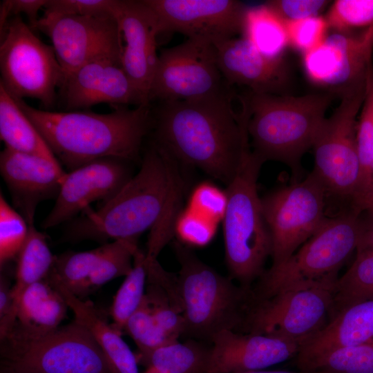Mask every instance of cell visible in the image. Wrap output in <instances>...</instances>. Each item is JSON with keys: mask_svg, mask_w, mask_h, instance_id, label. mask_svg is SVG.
Wrapping results in <instances>:
<instances>
[{"mask_svg": "<svg viewBox=\"0 0 373 373\" xmlns=\"http://www.w3.org/2000/svg\"><path fill=\"white\" fill-rule=\"evenodd\" d=\"M140 164L138 172L98 210L87 209L66 223L64 241L137 240L150 229L146 256L157 258L175 236L184 184L180 163L152 141Z\"/></svg>", "mask_w": 373, "mask_h": 373, "instance_id": "6da1fadb", "label": "cell"}, {"mask_svg": "<svg viewBox=\"0 0 373 373\" xmlns=\"http://www.w3.org/2000/svg\"><path fill=\"white\" fill-rule=\"evenodd\" d=\"M234 92L193 100L159 102L153 111L152 142L180 164L198 168L228 186L251 149L245 106ZM152 108V106H151Z\"/></svg>", "mask_w": 373, "mask_h": 373, "instance_id": "7a4b0ae2", "label": "cell"}, {"mask_svg": "<svg viewBox=\"0 0 373 373\" xmlns=\"http://www.w3.org/2000/svg\"><path fill=\"white\" fill-rule=\"evenodd\" d=\"M14 98L59 164L70 171L107 157L139 160L143 141L152 128L151 105L120 107L109 113L56 112L37 109Z\"/></svg>", "mask_w": 373, "mask_h": 373, "instance_id": "3957f363", "label": "cell"}, {"mask_svg": "<svg viewBox=\"0 0 373 373\" xmlns=\"http://www.w3.org/2000/svg\"><path fill=\"white\" fill-rule=\"evenodd\" d=\"M334 97L329 93L292 96L249 90L237 95L247 111L252 152L264 162L285 164L292 182L300 181L302 158L312 149Z\"/></svg>", "mask_w": 373, "mask_h": 373, "instance_id": "277c9868", "label": "cell"}, {"mask_svg": "<svg viewBox=\"0 0 373 373\" xmlns=\"http://www.w3.org/2000/svg\"><path fill=\"white\" fill-rule=\"evenodd\" d=\"M361 228L362 213L354 209L325 216L314 235L289 258L265 270L251 287L254 298L296 289L334 290L340 269L356 250Z\"/></svg>", "mask_w": 373, "mask_h": 373, "instance_id": "5b68a950", "label": "cell"}, {"mask_svg": "<svg viewBox=\"0 0 373 373\" xmlns=\"http://www.w3.org/2000/svg\"><path fill=\"white\" fill-rule=\"evenodd\" d=\"M265 162L250 149L227 186V206L222 219L225 260L230 278L251 288L265 271L272 242L258 196L257 182Z\"/></svg>", "mask_w": 373, "mask_h": 373, "instance_id": "8992f818", "label": "cell"}, {"mask_svg": "<svg viewBox=\"0 0 373 373\" xmlns=\"http://www.w3.org/2000/svg\"><path fill=\"white\" fill-rule=\"evenodd\" d=\"M173 248L180 265L178 280L184 334L211 342L221 331L239 332L251 300V288L236 285L179 240Z\"/></svg>", "mask_w": 373, "mask_h": 373, "instance_id": "52a82bcc", "label": "cell"}, {"mask_svg": "<svg viewBox=\"0 0 373 373\" xmlns=\"http://www.w3.org/2000/svg\"><path fill=\"white\" fill-rule=\"evenodd\" d=\"M1 370L13 373H116L97 343L73 321L37 337L1 340Z\"/></svg>", "mask_w": 373, "mask_h": 373, "instance_id": "ba28073f", "label": "cell"}, {"mask_svg": "<svg viewBox=\"0 0 373 373\" xmlns=\"http://www.w3.org/2000/svg\"><path fill=\"white\" fill-rule=\"evenodd\" d=\"M0 84L12 96L54 106L64 76L52 46L41 41L21 16L10 19L0 32Z\"/></svg>", "mask_w": 373, "mask_h": 373, "instance_id": "9c48e42d", "label": "cell"}, {"mask_svg": "<svg viewBox=\"0 0 373 373\" xmlns=\"http://www.w3.org/2000/svg\"><path fill=\"white\" fill-rule=\"evenodd\" d=\"M367 90L347 94L324 120L314 142L313 171L322 181L327 199H353L364 181L358 154L356 130L358 113Z\"/></svg>", "mask_w": 373, "mask_h": 373, "instance_id": "30bf717a", "label": "cell"}, {"mask_svg": "<svg viewBox=\"0 0 373 373\" xmlns=\"http://www.w3.org/2000/svg\"><path fill=\"white\" fill-rule=\"evenodd\" d=\"M334 314L332 289H291L263 299L252 295L239 332L274 336L301 346L325 327Z\"/></svg>", "mask_w": 373, "mask_h": 373, "instance_id": "8fae6325", "label": "cell"}, {"mask_svg": "<svg viewBox=\"0 0 373 373\" xmlns=\"http://www.w3.org/2000/svg\"><path fill=\"white\" fill-rule=\"evenodd\" d=\"M326 200L324 185L313 170L304 180L261 198L272 242L271 267L286 261L314 235L325 218Z\"/></svg>", "mask_w": 373, "mask_h": 373, "instance_id": "7c38bea8", "label": "cell"}, {"mask_svg": "<svg viewBox=\"0 0 373 373\" xmlns=\"http://www.w3.org/2000/svg\"><path fill=\"white\" fill-rule=\"evenodd\" d=\"M218 66L216 46L187 39L162 50L149 93L153 102L193 101L233 93Z\"/></svg>", "mask_w": 373, "mask_h": 373, "instance_id": "4fadbf2b", "label": "cell"}, {"mask_svg": "<svg viewBox=\"0 0 373 373\" xmlns=\"http://www.w3.org/2000/svg\"><path fill=\"white\" fill-rule=\"evenodd\" d=\"M373 26L359 32H332L303 55L308 80L334 96L365 90L372 67Z\"/></svg>", "mask_w": 373, "mask_h": 373, "instance_id": "5bb4252c", "label": "cell"}, {"mask_svg": "<svg viewBox=\"0 0 373 373\" xmlns=\"http://www.w3.org/2000/svg\"><path fill=\"white\" fill-rule=\"evenodd\" d=\"M37 30L50 39L64 72L101 59L121 63L123 41L115 18L44 12Z\"/></svg>", "mask_w": 373, "mask_h": 373, "instance_id": "9a60e30c", "label": "cell"}, {"mask_svg": "<svg viewBox=\"0 0 373 373\" xmlns=\"http://www.w3.org/2000/svg\"><path fill=\"white\" fill-rule=\"evenodd\" d=\"M160 34L175 32L214 46L242 34L248 7L235 0H143Z\"/></svg>", "mask_w": 373, "mask_h": 373, "instance_id": "2e32d148", "label": "cell"}, {"mask_svg": "<svg viewBox=\"0 0 373 373\" xmlns=\"http://www.w3.org/2000/svg\"><path fill=\"white\" fill-rule=\"evenodd\" d=\"M131 162L113 157L97 159L66 173L55 205L41 223L49 229L74 219L89 204L115 196L133 178Z\"/></svg>", "mask_w": 373, "mask_h": 373, "instance_id": "e0dca14e", "label": "cell"}, {"mask_svg": "<svg viewBox=\"0 0 373 373\" xmlns=\"http://www.w3.org/2000/svg\"><path fill=\"white\" fill-rule=\"evenodd\" d=\"M67 111L108 104L115 108L151 105L119 61L101 59L64 72L58 89Z\"/></svg>", "mask_w": 373, "mask_h": 373, "instance_id": "ac0fdd59", "label": "cell"}, {"mask_svg": "<svg viewBox=\"0 0 373 373\" xmlns=\"http://www.w3.org/2000/svg\"><path fill=\"white\" fill-rule=\"evenodd\" d=\"M204 373L262 370L294 358L300 346L274 336L223 330L211 338Z\"/></svg>", "mask_w": 373, "mask_h": 373, "instance_id": "d6986e66", "label": "cell"}, {"mask_svg": "<svg viewBox=\"0 0 373 373\" xmlns=\"http://www.w3.org/2000/svg\"><path fill=\"white\" fill-rule=\"evenodd\" d=\"M0 171L15 209L34 224L38 204L57 198L66 172L59 162L6 147L0 153Z\"/></svg>", "mask_w": 373, "mask_h": 373, "instance_id": "ffe728a7", "label": "cell"}, {"mask_svg": "<svg viewBox=\"0 0 373 373\" xmlns=\"http://www.w3.org/2000/svg\"><path fill=\"white\" fill-rule=\"evenodd\" d=\"M115 19L124 41L122 66L149 100L159 57L157 20L143 0H118Z\"/></svg>", "mask_w": 373, "mask_h": 373, "instance_id": "44dd1931", "label": "cell"}, {"mask_svg": "<svg viewBox=\"0 0 373 373\" xmlns=\"http://www.w3.org/2000/svg\"><path fill=\"white\" fill-rule=\"evenodd\" d=\"M220 70L227 84L246 86L261 94L282 95L289 82L283 58L267 57L244 37L215 45Z\"/></svg>", "mask_w": 373, "mask_h": 373, "instance_id": "7402d4cb", "label": "cell"}, {"mask_svg": "<svg viewBox=\"0 0 373 373\" xmlns=\"http://www.w3.org/2000/svg\"><path fill=\"white\" fill-rule=\"evenodd\" d=\"M370 342H373V298L336 313L325 327L300 346L294 363L300 370L332 351Z\"/></svg>", "mask_w": 373, "mask_h": 373, "instance_id": "603a6c76", "label": "cell"}, {"mask_svg": "<svg viewBox=\"0 0 373 373\" xmlns=\"http://www.w3.org/2000/svg\"><path fill=\"white\" fill-rule=\"evenodd\" d=\"M45 279L61 294L73 311L75 321L88 331L116 373H139L137 358L122 339V333L102 318L93 303L76 296L50 274Z\"/></svg>", "mask_w": 373, "mask_h": 373, "instance_id": "cb8c5ba5", "label": "cell"}, {"mask_svg": "<svg viewBox=\"0 0 373 373\" xmlns=\"http://www.w3.org/2000/svg\"><path fill=\"white\" fill-rule=\"evenodd\" d=\"M68 307L61 294L44 278L31 285L23 294L16 322L8 334L26 337L48 334L59 327Z\"/></svg>", "mask_w": 373, "mask_h": 373, "instance_id": "d4e9b609", "label": "cell"}, {"mask_svg": "<svg viewBox=\"0 0 373 373\" xmlns=\"http://www.w3.org/2000/svg\"><path fill=\"white\" fill-rule=\"evenodd\" d=\"M0 137L8 149L59 162L14 97L1 84Z\"/></svg>", "mask_w": 373, "mask_h": 373, "instance_id": "484cf974", "label": "cell"}, {"mask_svg": "<svg viewBox=\"0 0 373 373\" xmlns=\"http://www.w3.org/2000/svg\"><path fill=\"white\" fill-rule=\"evenodd\" d=\"M54 260L45 235L37 230L34 224L28 225L26 241L17 257L16 282L12 287L15 321L23 294L31 285L47 276Z\"/></svg>", "mask_w": 373, "mask_h": 373, "instance_id": "4316f807", "label": "cell"}, {"mask_svg": "<svg viewBox=\"0 0 373 373\" xmlns=\"http://www.w3.org/2000/svg\"><path fill=\"white\" fill-rule=\"evenodd\" d=\"M242 35L259 52L271 58H283L289 46L285 21L265 3L247 8Z\"/></svg>", "mask_w": 373, "mask_h": 373, "instance_id": "83f0119b", "label": "cell"}, {"mask_svg": "<svg viewBox=\"0 0 373 373\" xmlns=\"http://www.w3.org/2000/svg\"><path fill=\"white\" fill-rule=\"evenodd\" d=\"M208 352L197 341L175 340L140 358L156 373H204Z\"/></svg>", "mask_w": 373, "mask_h": 373, "instance_id": "f1b7e54d", "label": "cell"}, {"mask_svg": "<svg viewBox=\"0 0 373 373\" xmlns=\"http://www.w3.org/2000/svg\"><path fill=\"white\" fill-rule=\"evenodd\" d=\"M372 298L373 253H356L354 261L335 285L334 316L350 305Z\"/></svg>", "mask_w": 373, "mask_h": 373, "instance_id": "f546056e", "label": "cell"}, {"mask_svg": "<svg viewBox=\"0 0 373 373\" xmlns=\"http://www.w3.org/2000/svg\"><path fill=\"white\" fill-rule=\"evenodd\" d=\"M104 244L92 250L69 251L55 256L48 274L57 278L72 294L80 298L88 293V280L104 251Z\"/></svg>", "mask_w": 373, "mask_h": 373, "instance_id": "4dcf8cb0", "label": "cell"}, {"mask_svg": "<svg viewBox=\"0 0 373 373\" xmlns=\"http://www.w3.org/2000/svg\"><path fill=\"white\" fill-rule=\"evenodd\" d=\"M146 280V254L138 248L134 254L133 269L125 276L110 308L112 325L119 332L124 331L128 319L141 305Z\"/></svg>", "mask_w": 373, "mask_h": 373, "instance_id": "1f68e13d", "label": "cell"}, {"mask_svg": "<svg viewBox=\"0 0 373 373\" xmlns=\"http://www.w3.org/2000/svg\"><path fill=\"white\" fill-rule=\"evenodd\" d=\"M300 370L326 373H373V342L332 351Z\"/></svg>", "mask_w": 373, "mask_h": 373, "instance_id": "d6a6232c", "label": "cell"}, {"mask_svg": "<svg viewBox=\"0 0 373 373\" xmlns=\"http://www.w3.org/2000/svg\"><path fill=\"white\" fill-rule=\"evenodd\" d=\"M104 254L95 270L90 275L88 292L132 270L133 256L138 249L136 240H117L105 243Z\"/></svg>", "mask_w": 373, "mask_h": 373, "instance_id": "836d02e7", "label": "cell"}, {"mask_svg": "<svg viewBox=\"0 0 373 373\" xmlns=\"http://www.w3.org/2000/svg\"><path fill=\"white\" fill-rule=\"evenodd\" d=\"M124 331L137 345L140 357L175 341L169 337L157 323L145 296L140 307L128 319Z\"/></svg>", "mask_w": 373, "mask_h": 373, "instance_id": "e575fe53", "label": "cell"}, {"mask_svg": "<svg viewBox=\"0 0 373 373\" xmlns=\"http://www.w3.org/2000/svg\"><path fill=\"white\" fill-rule=\"evenodd\" d=\"M333 32H350L373 26V0H336L325 17Z\"/></svg>", "mask_w": 373, "mask_h": 373, "instance_id": "d590c367", "label": "cell"}, {"mask_svg": "<svg viewBox=\"0 0 373 373\" xmlns=\"http://www.w3.org/2000/svg\"><path fill=\"white\" fill-rule=\"evenodd\" d=\"M28 224L23 216L0 193V266L17 258L28 235Z\"/></svg>", "mask_w": 373, "mask_h": 373, "instance_id": "8d00e7d4", "label": "cell"}, {"mask_svg": "<svg viewBox=\"0 0 373 373\" xmlns=\"http://www.w3.org/2000/svg\"><path fill=\"white\" fill-rule=\"evenodd\" d=\"M289 46L304 55L317 48L327 35L325 17L316 16L285 22Z\"/></svg>", "mask_w": 373, "mask_h": 373, "instance_id": "74e56055", "label": "cell"}, {"mask_svg": "<svg viewBox=\"0 0 373 373\" xmlns=\"http://www.w3.org/2000/svg\"><path fill=\"white\" fill-rule=\"evenodd\" d=\"M217 224L186 207L182 210L175 221V235L182 244L204 247L213 238Z\"/></svg>", "mask_w": 373, "mask_h": 373, "instance_id": "f35d334b", "label": "cell"}, {"mask_svg": "<svg viewBox=\"0 0 373 373\" xmlns=\"http://www.w3.org/2000/svg\"><path fill=\"white\" fill-rule=\"evenodd\" d=\"M356 142L364 186L373 177V102L367 90L358 117Z\"/></svg>", "mask_w": 373, "mask_h": 373, "instance_id": "ab89813d", "label": "cell"}, {"mask_svg": "<svg viewBox=\"0 0 373 373\" xmlns=\"http://www.w3.org/2000/svg\"><path fill=\"white\" fill-rule=\"evenodd\" d=\"M227 206L226 190L209 182H202L193 190L187 207L218 224L222 220Z\"/></svg>", "mask_w": 373, "mask_h": 373, "instance_id": "60d3db41", "label": "cell"}, {"mask_svg": "<svg viewBox=\"0 0 373 373\" xmlns=\"http://www.w3.org/2000/svg\"><path fill=\"white\" fill-rule=\"evenodd\" d=\"M118 0H47L44 12L115 18Z\"/></svg>", "mask_w": 373, "mask_h": 373, "instance_id": "b9f144b4", "label": "cell"}, {"mask_svg": "<svg viewBox=\"0 0 373 373\" xmlns=\"http://www.w3.org/2000/svg\"><path fill=\"white\" fill-rule=\"evenodd\" d=\"M329 3L326 0H271L265 3L287 22L319 16Z\"/></svg>", "mask_w": 373, "mask_h": 373, "instance_id": "7bdbcfd3", "label": "cell"}, {"mask_svg": "<svg viewBox=\"0 0 373 373\" xmlns=\"http://www.w3.org/2000/svg\"><path fill=\"white\" fill-rule=\"evenodd\" d=\"M47 0H3L0 3V32L3 30L10 18L26 15L29 26L37 29L39 20V12L44 8Z\"/></svg>", "mask_w": 373, "mask_h": 373, "instance_id": "ee69618b", "label": "cell"}, {"mask_svg": "<svg viewBox=\"0 0 373 373\" xmlns=\"http://www.w3.org/2000/svg\"><path fill=\"white\" fill-rule=\"evenodd\" d=\"M16 321L13 316L12 288L7 278L1 275L0 279V338H3L12 329Z\"/></svg>", "mask_w": 373, "mask_h": 373, "instance_id": "f6af8a7d", "label": "cell"}, {"mask_svg": "<svg viewBox=\"0 0 373 373\" xmlns=\"http://www.w3.org/2000/svg\"><path fill=\"white\" fill-rule=\"evenodd\" d=\"M351 209L373 215V177L353 199Z\"/></svg>", "mask_w": 373, "mask_h": 373, "instance_id": "bcb514c9", "label": "cell"}, {"mask_svg": "<svg viewBox=\"0 0 373 373\" xmlns=\"http://www.w3.org/2000/svg\"><path fill=\"white\" fill-rule=\"evenodd\" d=\"M362 213V228L356 253H373V215Z\"/></svg>", "mask_w": 373, "mask_h": 373, "instance_id": "7dc6e473", "label": "cell"}, {"mask_svg": "<svg viewBox=\"0 0 373 373\" xmlns=\"http://www.w3.org/2000/svg\"><path fill=\"white\" fill-rule=\"evenodd\" d=\"M242 373H326L324 372L321 371H303L300 370L299 372H289V371H285V370H257V371H251V372H242Z\"/></svg>", "mask_w": 373, "mask_h": 373, "instance_id": "c3c4849f", "label": "cell"}, {"mask_svg": "<svg viewBox=\"0 0 373 373\" xmlns=\"http://www.w3.org/2000/svg\"><path fill=\"white\" fill-rule=\"evenodd\" d=\"M367 90L371 95L373 102V66L369 73Z\"/></svg>", "mask_w": 373, "mask_h": 373, "instance_id": "681fc988", "label": "cell"}, {"mask_svg": "<svg viewBox=\"0 0 373 373\" xmlns=\"http://www.w3.org/2000/svg\"><path fill=\"white\" fill-rule=\"evenodd\" d=\"M144 373H156V372L151 367H148Z\"/></svg>", "mask_w": 373, "mask_h": 373, "instance_id": "f907efd6", "label": "cell"}, {"mask_svg": "<svg viewBox=\"0 0 373 373\" xmlns=\"http://www.w3.org/2000/svg\"><path fill=\"white\" fill-rule=\"evenodd\" d=\"M1 373H13V372H8V371L1 370Z\"/></svg>", "mask_w": 373, "mask_h": 373, "instance_id": "816d5d0a", "label": "cell"}]
</instances>
